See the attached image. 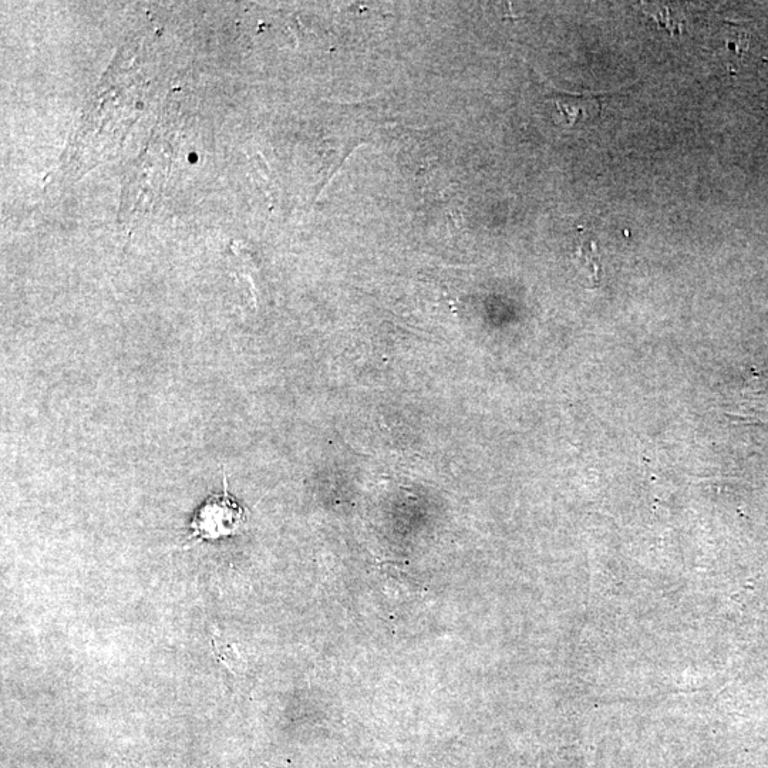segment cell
Wrapping results in <instances>:
<instances>
[{
  "mask_svg": "<svg viewBox=\"0 0 768 768\" xmlns=\"http://www.w3.org/2000/svg\"><path fill=\"white\" fill-rule=\"evenodd\" d=\"M557 106L564 117L565 124L572 126L584 117H592V113H601V96L594 94H558Z\"/></svg>",
  "mask_w": 768,
  "mask_h": 768,
  "instance_id": "obj_2",
  "label": "cell"
},
{
  "mask_svg": "<svg viewBox=\"0 0 768 768\" xmlns=\"http://www.w3.org/2000/svg\"><path fill=\"white\" fill-rule=\"evenodd\" d=\"M244 522L245 510L229 495L227 476H224V491L211 494L195 511L188 527V540L204 542L231 537Z\"/></svg>",
  "mask_w": 768,
  "mask_h": 768,
  "instance_id": "obj_1",
  "label": "cell"
},
{
  "mask_svg": "<svg viewBox=\"0 0 768 768\" xmlns=\"http://www.w3.org/2000/svg\"><path fill=\"white\" fill-rule=\"evenodd\" d=\"M575 264L581 274L588 279V288H596L601 285L604 269H602L601 255L598 245L592 239L581 242L574 256Z\"/></svg>",
  "mask_w": 768,
  "mask_h": 768,
  "instance_id": "obj_3",
  "label": "cell"
}]
</instances>
